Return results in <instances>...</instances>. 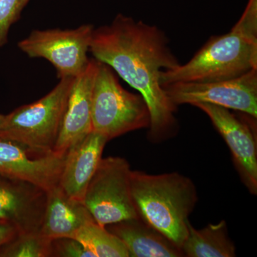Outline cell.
<instances>
[{"mask_svg": "<svg viewBox=\"0 0 257 257\" xmlns=\"http://www.w3.org/2000/svg\"><path fill=\"white\" fill-rule=\"evenodd\" d=\"M168 44L157 27L119 14L110 25L94 29L89 47L95 60L107 64L146 101L149 139L154 143L174 136L177 130V106L160 82L162 71L179 65Z\"/></svg>", "mask_w": 257, "mask_h": 257, "instance_id": "6da1fadb", "label": "cell"}, {"mask_svg": "<svg viewBox=\"0 0 257 257\" xmlns=\"http://www.w3.org/2000/svg\"><path fill=\"white\" fill-rule=\"evenodd\" d=\"M257 69V0L246 9L229 33L210 37L185 64L162 71L161 86L236 78Z\"/></svg>", "mask_w": 257, "mask_h": 257, "instance_id": "7a4b0ae2", "label": "cell"}, {"mask_svg": "<svg viewBox=\"0 0 257 257\" xmlns=\"http://www.w3.org/2000/svg\"><path fill=\"white\" fill-rule=\"evenodd\" d=\"M131 192L139 218L182 247L198 202L192 179L178 172L150 175L132 170Z\"/></svg>", "mask_w": 257, "mask_h": 257, "instance_id": "3957f363", "label": "cell"}, {"mask_svg": "<svg viewBox=\"0 0 257 257\" xmlns=\"http://www.w3.org/2000/svg\"><path fill=\"white\" fill-rule=\"evenodd\" d=\"M74 78L60 79L41 99L5 115L0 138L13 140L37 153L53 152Z\"/></svg>", "mask_w": 257, "mask_h": 257, "instance_id": "277c9868", "label": "cell"}, {"mask_svg": "<svg viewBox=\"0 0 257 257\" xmlns=\"http://www.w3.org/2000/svg\"><path fill=\"white\" fill-rule=\"evenodd\" d=\"M150 124V111L143 96L124 89L113 69L99 62L92 89V131L109 141L149 128Z\"/></svg>", "mask_w": 257, "mask_h": 257, "instance_id": "5b68a950", "label": "cell"}, {"mask_svg": "<svg viewBox=\"0 0 257 257\" xmlns=\"http://www.w3.org/2000/svg\"><path fill=\"white\" fill-rule=\"evenodd\" d=\"M131 173L130 164L124 158L101 159L83 199L101 226L139 217L132 197Z\"/></svg>", "mask_w": 257, "mask_h": 257, "instance_id": "8992f818", "label": "cell"}, {"mask_svg": "<svg viewBox=\"0 0 257 257\" xmlns=\"http://www.w3.org/2000/svg\"><path fill=\"white\" fill-rule=\"evenodd\" d=\"M94 28L85 24L72 30H34L18 43L30 58H43L57 69L59 78L77 77L87 68Z\"/></svg>", "mask_w": 257, "mask_h": 257, "instance_id": "52a82bcc", "label": "cell"}, {"mask_svg": "<svg viewBox=\"0 0 257 257\" xmlns=\"http://www.w3.org/2000/svg\"><path fill=\"white\" fill-rule=\"evenodd\" d=\"M174 105L208 103L257 117V69L236 78L205 82H179L164 86Z\"/></svg>", "mask_w": 257, "mask_h": 257, "instance_id": "ba28073f", "label": "cell"}, {"mask_svg": "<svg viewBox=\"0 0 257 257\" xmlns=\"http://www.w3.org/2000/svg\"><path fill=\"white\" fill-rule=\"evenodd\" d=\"M193 106H197L209 116L229 147L243 183L248 192L256 194V140L249 125L222 106L208 103H198Z\"/></svg>", "mask_w": 257, "mask_h": 257, "instance_id": "9c48e42d", "label": "cell"}, {"mask_svg": "<svg viewBox=\"0 0 257 257\" xmlns=\"http://www.w3.org/2000/svg\"><path fill=\"white\" fill-rule=\"evenodd\" d=\"M66 155L37 153L0 138V175L25 181L47 192L59 184Z\"/></svg>", "mask_w": 257, "mask_h": 257, "instance_id": "30bf717a", "label": "cell"}, {"mask_svg": "<svg viewBox=\"0 0 257 257\" xmlns=\"http://www.w3.org/2000/svg\"><path fill=\"white\" fill-rule=\"evenodd\" d=\"M45 201L44 189L0 175V221L14 226L18 233L40 231Z\"/></svg>", "mask_w": 257, "mask_h": 257, "instance_id": "8fae6325", "label": "cell"}, {"mask_svg": "<svg viewBox=\"0 0 257 257\" xmlns=\"http://www.w3.org/2000/svg\"><path fill=\"white\" fill-rule=\"evenodd\" d=\"M98 64L90 59L85 70L74 78L53 152L64 155L92 131V89Z\"/></svg>", "mask_w": 257, "mask_h": 257, "instance_id": "7c38bea8", "label": "cell"}, {"mask_svg": "<svg viewBox=\"0 0 257 257\" xmlns=\"http://www.w3.org/2000/svg\"><path fill=\"white\" fill-rule=\"evenodd\" d=\"M108 140L92 131L67 152L59 185L69 197L83 202Z\"/></svg>", "mask_w": 257, "mask_h": 257, "instance_id": "4fadbf2b", "label": "cell"}, {"mask_svg": "<svg viewBox=\"0 0 257 257\" xmlns=\"http://www.w3.org/2000/svg\"><path fill=\"white\" fill-rule=\"evenodd\" d=\"M93 219L84 203L69 197L58 184L46 192L40 231L50 240L74 238L83 225Z\"/></svg>", "mask_w": 257, "mask_h": 257, "instance_id": "5bb4252c", "label": "cell"}, {"mask_svg": "<svg viewBox=\"0 0 257 257\" xmlns=\"http://www.w3.org/2000/svg\"><path fill=\"white\" fill-rule=\"evenodd\" d=\"M127 248L132 257L184 256L182 248L140 218L106 225Z\"/></svg>", "mask_w": 257, "mask_h": 257, "instance_id": "9a60e30c", "label": "cell"}, {"mask_svg": "<svg viewBox=\"0 0 257 257\" xmlns=\"http://www.w3.org/2000/svg\"><path fill=\"white\" fill-rule=\"evenodd\" d=\"M181 248L184 256H236V247L228 234L224 220L201 229H196L189 221L188 234Z\"/></svg>", "mask_w": 257, "mask_h": 257, "instance_id": "2e32d148", "label": "cell"}, {"mask_svg": "<svg viewBox=\"0 0 257 257\" xmlns=\"http://www.w3.org/2000/svg\"><path fill=\"white\" fill-rule=\"evenodd\" d=\"M74 239L78 240L94 257L130 256L124 243L94 219L83 225Z\"/></svg>", "mask_w": 257, "mask_h": 257, "instance_id": "e0dca14e", "label": "cell"}, {"mask_svg": "<svg viewBox=\"0 0 257 257\" xmlns=\"http://www.w3.org/2000/svg\"><path fill=\"white\" fill-rule=\"evenodd\" d=\"M51 241L40 231L18 233L0 248V256L51 257Z\"/></svg>", "mask_w": 257, "mask_h": 257, "instance_id": "ac0fdd59", "label": "cell"}, {"mask_svg": "<svg viewBox=\"0 0 257 257\" xmlns=\"http://www.w3.org/2000/svg\"><path fill=\"white\" fill-rule=\"evenodd\" d=\"M30 0H0V47L8 41L12 25L18 20Z\"/></svg>", "mask_w": 257, "mask_h": 257, "instance_id": "d6986e66", "label": "cell"}, {"mask_svg": "<svg viewBox=\"0 0 257 257\" xmlns=\"http://www.w3.org/2000/svg\"><path fill=\"white\" fill-rule=\"evenodd\" d=\"M51 256L94 257L92 253L74 238H59L51 241Z\"/></svg>", "mask_w": 257, "mask_h": 257, "instance_id": "ffe728a7", "label": "cell"}, {"mask_svg": "<svg viewBox=\"0 0 257 257\" xmlns=\"http://www.w3.org/2000/svg\"><path fill=\"white\" fill-rule=\"evenodd\" d=\"M18 234V230L14 226L0 221V248L11 241Z\"/></svg>", "mask_w": 257, "mask_h": 257, "instance_id": "44dd1931", "label": "cell"}, {"mask_svg": "<svg viewBox=\"0 0 257 257\" xmlns=\"http://www.w3.org/2000/svg\"><path fill=\"white\" fill-rule=\"evenodd\" d=\"M5 115L0 114V131L3 128V124H4Z\"/></svg>", "mask_w": 257, "mask_h": 257, "instance_id": "7402d4cb", "label": "cell"}]
</instances>
